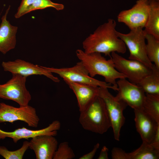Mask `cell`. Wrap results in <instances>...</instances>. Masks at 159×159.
<instances>
[{
  "instance_id": "18",
  "label": "cell",
  "mask_w": 159,
  "mask_h": 159,
  "mask_svg": "<svg viewBox=\"0 0 159 159\" xmlns=\"http://www.w3.org/2000/svg\"><path fill=\"white\" fill-rule=\"evenodd\" d=\"M150 10L144 29L145 32L159 40V1H149Z\"/></svg>"
},
{
  "instance_id": "10",
  "label": "cell",
  "mask_w": 159,
  "mask_h": 159,
  "mask_svg": "<svg viewBox=\"0 0 159 159\" xmlns=\"http://www.w3.org/2000/svg\"><path fill=\"white\" fill-rule=\"evenodd\" d=\"M150 10L149 1L138 0L131 8L121 11L117 16V21L126 25L130 30L144 28Z\"/></svg>"
},
{
  "instance_id": "15",
  "label": "cell",
  "mask_w": 159,
  "mask_h": 159,
  "mask_svg": "<svg viewBox=\"0 0 159 159\" xmlns=\"http://www.w3.org/2000/svg\"><path fill=\"white\" fill-rule=\"evenodd\" d=\"M136 130L143 142L150 143L155 134L159 123L143 109L134 110Z\"/></svg>"
},
{
  "instance_id": "29",
  "label": "cell",
  "mask_w": 159,
  "mask_h": 159,
  "mask_svg": "<svg viewBox=\"0 0 159 159\" xmlns=\"http://www.w3.org/2000/svg\"><path fill=\"white\" fill-rule=\"evenodd\" d=\"M150 143L155 148L159 150V126L157 128L153 140Z\"/></svg>"
},
{
  "instance_id": "1",
  "label": "cell",
  "mask_w": 159,
  "mask_h": 159,
  "mask_svg": "<svg viewBox=\"0 0 159 159\" xmlns=\"http://www.w3.org/2000/svg\"><path fill=\"white\" fill-rule=\"evenodd\" d=\"M116 23L112 19L99 26L83 42L84 52L103 53L111 57L112 52L124 54L126 46L117 36L116 30Z\"/></svg>"
},
{
  "instance_id": "21",
  "label": "cell",
  "mask_w": 159,
  "mask_h": 159,
  "mask_svg": "<svg viewBox=\"0 0 159 159\" xmlns=\"http://www.w3.org/2000/svg\"><path fill=\"white\" fill-rule=\"evenodd\" d=\"M142 109L159 123V94L145 93Z\"/></svg>"
},
{
  "instance_id": "9",
  "label": "cell",
  "mask_w": 159,
  "mask_h": 159,
  "mask_svg": "<svg viewBox=\"0 0 159 159\" xmlns=\"http://www.w3.org/2000/svg\"><path fill=\"white\" fill-rule=\"evenodd\" d=\"M18 120L24 122L29 127L36 128L40 119L35 109L28 105L16 107L4 102L0 103V123H13Z\"/></svg>"
},
{
  "instance_id": "16",
  "label": "cell",
  "mask_w": 159,
  "mask_h": 159,
  "mask_svg": "<svg viewBox=\"0 0 159 159\" xmlns=\"http://www.w3.org/2000/svg\"><path fill=\"white\" fill-rule=\"evenodd\" d=\"M64 80L75 94L80 112L85 110L98 96V87Z\"/></svg>"
},
{
  "instance_id": "11",
  "label": "cell",
  "mask_w": 159,
  "mask_h": 159,
  "mask_svg": "<svg viewBox=\"0 0 159 159\" xmlns=\"http://www.w3.org/2000/svg\"><path fill=\"white\" fill-rule=\"evenodd\" d=\"M118 93L115 96L134 110L141 109L145 96V93L137 84L132 83L125 78L117 81Z\"/></svg>"
},
{
  "instance_id": "3",
  "label": "cell",
  "mask_w": 159,
  "mask_h": 159,
  "mask_svg": "<svg viewBox=\"0 0 159 159\" xmlns=\"http://www.w3.org/2000/svg\"><path fill=\"white\" fill-rule=\"evenodd\" d=\"M79 121L85 130L100 134L111 127L105 103L98 96L85 110L80 112Z\"/></svg>"
},
{
  "instance_id": "4",
  "label": "cell",
  "mask_w": 159,
  "mask_h": 159,
  "mask_svg": "<svg viewBox=\"0 0 159 159\" xmlns=\"http://www.w3.org/2000/svg\"><path fill=\"white\" fill-rule=\"evenodd\" d=\"M48 71L58 74L63 80L98 87L111 89L117 91V87L91 77L87 69L80 61L69 67L57 68L43 66Z\"/></svg>"
},
{
  "instance_id": "27",
  "label": "cell",
  "mask_w": 159,
  "mask_h": 159,
  "mask_svg": "<svg viewBox=\"0 0 159 159\" xmlns=\"http://www.w3.org/2000/svg\"><path fill=\"white\" fill-rule=\"evenodd\" d=\"M112 159H129L128 153H126L121 148H113L111 151Z\"/></svg>"
},
{
  "instance_id": "8",
  "label": "cell",
  "mask_w": 159,
  "mask_h": 159,
  "mask_svg": "<svg viewBox=\"0 0 159 159\" xmlns=\"http://www.w3.org/2000/svg\"><path fill=\"white\" fill-rule=\"evenodd\" d=\"M110 57L115 69L125 76L130 82L138 84L151 72L149 68L141 62L135 60L127 59L117 53L112 52Z\"/></svg>"
},
{
  "instance_id": "23",
  "label": "cell",
  "mask_w": 159,
  "mask_h": 159,
  "mask_svg": "<svg viewBox=\"0 0 159 159\" xmlns=\"http://www.w3.org/2000/svg\"><path fill=\"white\" fill-rule=\"evenodd\" d=\"M29 146V142L27 141H24L20 148L14 151L9 150L5 146H0V155L5 159H22Z\"/></svg>"
},
{
  "instance_id": "12",
  "label": "cell",
  "mask_w": 159,
  "mask_h": 159,
  "mask_svg": "<svg viewBox=\"0 0 159 159\" xmlns=\"http://www.w3.org/2000/svg\"><path fill=\"white\" fill-rule=\"evenodd\" d=\"M1 65L4 71L10 72L12 74H18L27 77L32 75H43L54 82H58L60 81L58 78L54 76L52 73L42 66L35 65L21 59L3 61Z\"/></svg>"
},
{
  "instance_id": "17",
  "label": "cell",
  "mask_w": 159,
  "mask_h": 159,
  "mask_svg": "<svg viewBox=\"0 0 159 159\" xmlns=\"http://www.w3.org/2000/svg\"><path fill=\"white\" fill-rule=\"evenodd\" d=\"M9 7L1 18L0 25V52L4 54L15 48L18 27L12 25L7 20Z\"/></svg>"
},
{
  "instance_id": "2",
  "label": "cell",
  "mask_w": 159,
  "mask_h": 159,
  "mask_svg": "<svg viewBox=\"0 0 159 159\" xmlns=\"http://www.w3.org/2000/svg\"><path fill=\"white\" fill-rule=\"evenodd\" d=\"M76 54L92 77L97 75L102 76L104 78L105 82L117 87V79L126 78L115 69L111 57L107 59L100 53L87 54L80 49L76 51Z\"/></svg>"
},
{
  "instance_id": "30",
  "label": "cell",
  "mask_w": 159,
  "mask_h": 159,
  "mask_svg": "<svg viewBox=\"0 0 159 159\" xmlns=\"http://www.w3.org/2000/svg\"><path fill=\"white\" fill-rule=\"evenodd\" d=\"M108 149L106 146L102 148L98 159H108Z\"/></svg>"
},
{
  "instance_id": "19",
  "label": "cell",
  "mask_w": 159,
  "mask_h": 159,
  "mask_svg": "<svg viewBox=\"0 0 159 159\" xmlns=\"http://www.w3.org/2000/svg\"><path fill=\"white\" fill-rule=\"evenodd\" d=\"M137 85L145 93L159 94V69L153 64L151 73Z\"/></svg>"
},
{
  "instance_id": "20",
  "label": "cell",
  "mask_w": 159,
  "mask_h": 159,
  "mask_svg": "<svg viewBox=\"0 0 159 159\" xmlns=\"http://www.w3.org/2000/svg\"><path fill=\"white\" fill-rule=\"evenodd\" d=\"M129 159H158L159 150L150 143L143 142L140 146L135 150L128 153Z\"/></svg>"
},
{
  "instance_id": "31",
  "label": "cell",
  "mask_w": 159,
  "mask_h": 159,
  "mask_svg": "<svg viewBox=\"0 0 159 159\" xmlns=\"http://www.w3.org/2000/svg\"><path fill=\"white\" fill-rule=\"evenodd\" d=\"M148 0V1H151V0Z\"/></svg>"
},
{
  "instance_id": "14",
  "label": "cell",
  "mask_w": 159,
  "mask_h": 159,
  "mask_svg": "<svg viewBox=\"0 0 159 159\" xmlns=\"http://www.w3.org/2000/svg\"><path fill=\"white\" fill-rule=\"evenodd\" d=\"M54 136L42 135L32 138L29 148L34 152L37 159H52L58 147Z\"/></svg>"
},
{
  "instance_id": "24",
  "label": "cell",
  "mask_w": 159,
  "mask_h": 159,
  "mask_svg": "<svg viewBox=\"0 0 159 159\" xmlns=\"http://www.w3.org/2000/svg\"><path fill=\"white\" fill-rule=\"evenodd\" d=\"M48 7H53L59 11L63 9L64 6L62 4L54 3L50 0H34L32 5L27 10L26 14L36 10Z\"/></svg>"
},
{
  "instance_id": "5",
  "label": "cell",
  "mask_w": 159,
  "mask_h": 159,
  "mask_svg": "<svg viewBox=\"0 0 159 159\" xmlns=\"http://www.w3.org/2000/svg\"><path fill=\"white\" fill-rule=\"evenodd\" d=\"M116 33L129 50V59L139 61L151 69L153 64L147 55L145 33L143 28L138 27L130 30V32L126 34L117 31Z\"/></svg>"
},
{
  "instance_id": "22",
  "label": "cell",
  "mask_w": 159,
  "mask_h": 159,
  "mask_svg": "<svg viewBox=\"0 0 159 159\" xmlns=\"http://www.w3.org/2000/svg\"><path fill=\"white\" fill-rule=\"evenodd\" d=\"M147 41L146 49L147 57L152 63L159 69V40L153 36L145 33Z\"/></svg>"
},
{
  "instance_id": "28",
  "label": "cell",
  "mask_w": 159,
  "mask_h": 159,
  "mask_svg": "<svg viewBox=\"0 0 159 159\" xmlns=\"http://www.w3.org/2000/svg\"><path fill=\"white\" fill-rule=\"evenodd\" d=\"M100 147V144L98 143L94 146L92 150L90 152L80 157L79 159H92Z\"/></svg>"
},
{
  "instance_id": "26",
  "label": "cell",
  "mask_w": 159,
  "mask_h": 159,
  "mask_svg": "<svg viewBox=\"0 0 159 159\" xmlns=\"http://www.w3.org/2000/svg\"><path fill=\"white\" fill-rule=\"evenodd\" d=\"M34 0H22L18 7L17 11L15 15L16 18H19L26 14V12L33 3Z\"/></svg>"
},
{
  "instance_id": "7",
  "label": "cell",
  "mask_w": 159,
  "mask_h": 159,
  "mask_svg": "<svg viewBox=\"0 0 159 159\" xmlns=\"http://www.w3.org/2000/svg\"><path fill=\"white\" fill-rule=\"evenodd\" d=\"M26 78L13 74L12 78L6 83L0 84V98L14 101L20 107L28 105L32 97L26 87Z\"/></svg>"
},
{
  "instance_id": "6",
  "label": "cell",
  "mask_w": 159,
  "mask_h": 159,
  "mask_svg": "<svg viewBox=\"0 0 159 159\" xmlns=\"http://www.w3.org/2000/svg\"><path fill=\"white\" fill-rule=\"evenodd\" d=\"M98 96L102 99L105 103L114 138L119 141L121 129L125 121L123 111L127 105L123 101L113 96L107 88L99 87Z\"/></svg>"
},
{
  "instance_id": "25",
  "label": "cell",
  "mask_w": 159,
  "mask_h": 159,
  "mask_svg": "<svg viewBox=\"0 0 159 159\" xmlns=\"http://www.w3.org/2000/svg\"><path fill=\"white\" fill-rule=\"evenodd\" d=\"M75 157L74 152L68 142L60 143L54 153L53 159H72Z\"/></svg>"
},
{
  "instance_id": "13",
  "label": "cell",
  "mask_w": 159,
  "mask_h": 159,
  "mask_svg": "<svg viewBox=\"0 0 159 159\" xmlns=\"http://www.w3.org/2000/svg\"><path fill=\"white\" fill-rule=\"evenodd\" d=\"M61 127V123L58 120L53 121L47 127L40 130H32L24 127L19 128L11 132H7L0 129V140H3L6 138H11L15 143H16L22 139L28 140L36 136L48 135L55 136L57 130Z\"/></svg>"
}]
</instances>
